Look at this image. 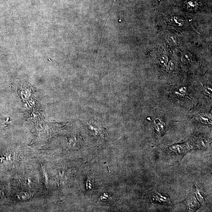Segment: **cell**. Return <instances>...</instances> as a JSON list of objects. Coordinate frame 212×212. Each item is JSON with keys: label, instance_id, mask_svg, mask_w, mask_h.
<instances>
[{"label": "cell", "instance_id": "6da1fadb", "mask_svg": "<svg viewBox=\"0 0 212 212\" xmlns=\"http://www.w3.org/2000/svg\"><path fill=\"white\" fill-rule=\"evenodd\" d=\"M200 6V3L197 0H186L183 3L184 8L190 11L197 10Z\"/></svg>", "mask_w": 212, "mask_h": 212}, {"label": "cell", "instance_id": "7a4b0ae2", "mask_svg": "<svg viewBox=\"0 0 212 212\" xmlns=\"http://www.w3.org/2000/svg\"><path fill=\"white\" fill-rule=\"evenodd\" d=\"M169 21L172 25L177 27H183L185 24V20L180 17L175 15L171 17Z\"/></svg>", "mask_w": 212, "mask_h": 212}, {"label": "cell", "instance_id": "3957f363", "mask_svg": "<svg viewBox=\"0 0 212 212\" xmlns=\"http://www.w3.org/2000/svg\"><path fill=\"white\" fill-rule=\"evenodd\" d=\"M153 199L154 200L157 201L161 203L170 204L169 198L167 196L158 193L153 195Z\"/></svg>", "mask_w": 212, "mask_h": 212}, {"label": "cell", "instance_id": "277c9868", "mask_svg": "<svg viewBox=\"0 0 212 212\" xmlns=\"http://www.w3.org/2000/svg\"><path fill=\"white\" fill-rule=\"evenodd\" d=\"M181 59L183 63L185 64L190 63L192 61V56L190 52H185L182 53Z\"/></svg>", "mask_w": 212, "mask_h": 212}, {"label": "cell", "instance_id": "5b68a950", "mask_svg": "<svg viewBox=\"0 0 212 212\" xmlns=\"http://www.w3.org/2000/svg\"><path fill=\"white\" fill-rule=\"evenodd\" d=\"M158 62L161 66L164 67L166 66L168 62L167 56L165 54H161L158 58Z\"/></svg>", "mask_w": 212, "mask_h": 212}, {"label": "cell", "instance_id": "8992f818", "mask_svg": "<svg viewBox=\"0 0 212 212\" xmlns=\"http://www.w3.org/2000/svg\"><path fill=\"white\" fill-rule=\"evenodd\" d=\"M175 67V61L172 60H170L167 66V71L168 72H172L174 71Z\"/></svg>", "mask_w": 212, "mask_h": 212}, {"label": "cell", "instance_id": "52a82bcc", "mask_svg": "<svg viewBox=\"0 0 212 212\" xmlns=\"http://www.w3.org/2000/svg\"><path fill=\"white\" fill-rule=\"evenodd\" d=\"M168 36L167 39L169 43L172 45H175L177 43V39L176 37L173 35H170Z\"/></svg>", "mask_w": 212, "mask_h": 212}, {"label": "cell", "instance_id": "ba28073f", "mask_svg": "<svg viewBox=\"0 0 212 212\" xmlns=\"http://www.w3.org/2000/svg\"><path fill=\"white\" fill-rule=\"evenodd\" d=\"M156 124L157 126H158V128H159V130H160V131L163 129V128H164V126H165L164 125V122H159V121L157 120V121H156Z\"/></svg>", "mask_w": 212, "mask_h": 212}, {"label": "cell", "instance_id": "9c48e42d", "mask_svg": "<svg viewBox=\"0 0 212 212\" xmlns=\"http://www.w3.org/2000/svg\"><path fill=\"white\" fill-rule=\"evenodd\" d=\"M116 0H113V4L112 5L111 8L110 10V12H111L112 9V8L113 6H114V4H115V2H116Z\"/></svg>", "mask_w": 212, "mask_h": 212}, {"label": "cell", "instance_id": "30bf717a", "mask_svg": "<svg viewBox=\"0 0 212 212\" xmlns=\"http://www.w3.org/2000/svg\"><path fill=\"white\" fill-rule=\"evenodd\" d=\"M155 1H160V0H155Z\"/></svg>", "mask_w": 212, "mask_h": 212}]
</instances>
